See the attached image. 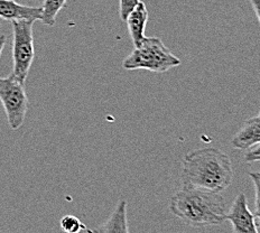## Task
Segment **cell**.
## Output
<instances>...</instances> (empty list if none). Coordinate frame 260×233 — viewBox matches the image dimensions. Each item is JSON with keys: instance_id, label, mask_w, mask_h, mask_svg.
Segmentation results:
<instances>
[{"instance_id": "4", "label": "cell", "mask_w": 260, "mask_h": 233, "mask_svg": "<svg viewBox=\"0 0 260 233\" xmlns=\"http://www.w3.org/2000/svg\"><path fill=\"white\" fill-rule=\"evenodd\" d=\"M35 21H12L13 26V75L25 83L35 57L34 34Z\"/></svg>"}, {"instance_id": "15", "label": "cell", "mask_w": 260, "mask_h": 233, "mask_svg": "<svg viewBox=\"0 0 260 233\" xmlns=\"http://www.w3.org/2000/svg\"><path fill=\"white\" fill-rule=\"evenodd\" d=\"M245 161L246 162H254L260 161V144L254 146L252 149L245 154Z\"/></svg>"}, {"instance_id": "9", "label": "cell", "mask_w": 260, "mask_h": 233, "mask_svg": "<svg viewBox=\"0 0 260 233\" xmlns=\"http://www.w3.org/2000/svg\"><path fill=\"white\" fill-rule=\"evenodd\" d=\"M148 21V10L146 5L140 2L132 13L128 15L126 24L134 47H137L145 39V29Z\"/></svg>"}, {"instance_id": "18", "label": "cell", "mask_w": 260, "mask_h": 233, "mask_svg": "<svg viewBox=\"0 0 260 233\" xmlns=\"http://www.w3.org/2000/svg\"><path fill=\"white\" fill-rule=\"evenodd\" d=\"M0 27H2V24H0Z\"/></svg>"}, {"instance_id": "2", "label": "cell", "mask_w": 260, "mask_h": 233, "mask_svg": "<svg viewBox=\"0 0 260 233\" xmlns=\"http://www.w3.org/2000/svg\"><path fill=\"white\" fill-rule=\"evenodd\" d=\"M171 212L189 226L220 225L225 221V201L220 193L182 186L170 199Z\"/></svg>"}, {"instance_id": "6", "label": "cell", "mask_w": 260, "mask_h": 233, "mask_svg": "<svg viewBox=\"0 0 260 233\" xmlns=\"http://www.w3.org/2000/svg\"><path fill=\"white\" fill-rule=\"evenodd\" d=\"M225 221L232 226V233H259L254 215L248 208L246 195H237L229 212L225 214Z\"/></svg>"}, {"instance_id": "12", "label": "cell", "mask_w": 260, "mask_h": 233, "mask_svg": "<svg viewBox=\"0 0 260 233\" xmlns=\"http://www.w3.org/2000/svg\"><path fill=\"white\" fill-rule=\"evenodd\" d=\"M61 229L64 233H80L81 231L86 230L85 225L78 218L73 215H65L59 221Z\"/></svg>"}, {"instance_id": "16", "label": "cell", "mask_w": 260, "mask_h": 233, "mask_svg": "<svg viewBox=\"0 0 260 233\" xmlns=\"http://www.w3.org/2000/svg\"><path fill=\"white\" fill-rule=\"evenodd\" d=\"M250 3H251V6L254 10V13H256L258 21L260 24V0H250Z\"/></svg>"}, {"instance_id": "3", "label": "cell", "mask_w": 260, "mask_h": 233, "mask_svg": "<svg viewBox=\"0 0 260 233\" xmlns=\"http://www.w3.org/2000/svg\"><path fill=\"white\" fill-rule=\"evenodd\" d=\"M180 65L181 59L157 37H145L122 62V68L127 71L146 70L154 73H165Z\"/></svg>"}, {"instance_id": "7", "label": "cell", "mask_w": 260, "mask_h": 233, "mask_svg": "<svg viewBox=\"0 0 260 233\" xmlns=\"http://www.w3.org/2000/svg\"><path fill=\"white\" fill-rule=\"evenodd\" d=\"M0 18L10 21H37L42 19V7L25 6L15 0H0Z\"/></svg>"}, {"instance_id": "17", "label": "cell", "mask_w": 260, "mask_h": 233, "mask_svg": "<svg viewBox=\"0 0 260 233\" xmlns=\"http://www.w3.org/2000/svg\"><path fill=\"white\" fill-rule=\"evenodd\" d=\"M6 36L5 35H2L0 36V57H2V54H3V51H4V47L5 45H6Z\"/></svg>"}, {"instance_id": "10", "label": "cell", "mask_w": 260, "mask_h": 233, "mask_svg": "<svg viewBox=\"0 0 260 233\" xmlns=\"http://www.w3.org/2000/svg\"><path fill=\"white\" fill-rule=\"evenodd\" d=\"M91 233H130L127 220V202L124 199L119 201L109 219L92 230Z\"/></svg>"}, {"instance_id": "1", "label": "cell", "mask_w": 260, "mask_h": 233, "mask_svg": "<svg viewBox=\"0 0 260 233\" xmlns=\"http://www.w3.org/2000/svg\"><path fill=\"white\" fill-rule=\"evenodd\" d=\"M181 180L184 186L221 193L231 185L234 167L230 157L218 148L197 149L184 156Z\"/></svg>"}, {"instance_id": "11", "label": "cell", "mask_w": 260, "mask_h": 233, "mask_svg": "<svg viewBox=\"0 0 260 233\" xmlns=\"http://www.w3.org/2000/svg\"><path fill=\"white\" fill-rule=\"evenodd\" d=\"M65 6L67 0H44L42 6V23L46 26H54L57 14Z\"/></svg>"}, {"instance_id": "5", "label": "cell", "mask_w": 260, "mask_h": 233, "mask_svg": "<svg viewBox=\"0 0 260 233\" xmlns=\"http://www.w3.org/2000/svg\"><path fill=\"white\" fill-rule=\"evenodd\" d=\"M0 102L6 112L9 128L18 130L24 124L28 110L25 83L20 82L13 74L0 78Z\"/></svg>"}, {"instance_id": "13", "label": "cell", "mask_w": 260, "mask_h": 233, "mask_svg": "<svg viewBox=\"0 0 260 233\" xmlns=\"http://www.w3.org/2000/svg\"><path fill=\"white\" fill-rule=\"evenodd\" d=\"M254 186V192H256V199H254V220L256 224L260 229V173H250L249 174Z\"/></svg>"}, {"instance_id": "14", "label": "cell", "mask_w": 260, "mask_h": 233, "mask_svg": "<svg viewBox=\"0 0 260 233\" xmlns=\"http://www.w3.org/2000/svg\"><path fill=\"white\" fill-rule=\"evenodd\" d=\"M140 0H120L119 3V15L122 21H126L128 15L133 12Z\"/></svg>"}, {"instance_id": "8", "label": "cell", "mask_w": 260, "mask_h": 233, "mask_svg": "<svg viewBox=\"0 0 260 233\" xmlns=\"http://www.w3.org/2000/svg\"><path fill=\"white\" fill-rule=\"evenodd\" d=\"M260 144V113L242 124L232 139V147L239 150L250 149Z\"/></svg>"}]
</instances>
